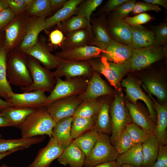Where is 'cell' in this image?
Here are the masks:
<instances>
[{
  "label": "cell",
  "mask_w": 167,
  "mask_h": 167,
  "mask_svg": "<svg viewBox=\"0 0 167 167\" xmlns=\"http://www.w3.org/2000/svg\"><path fill=\"white\" fill-rule=\"evenodd\" d=\"M55 122L45 107H42L36 109L18 127L22 137L29 138L44 135L51 137Z\"/></svg>",
  "instance_id": "obj_1"
},
{
  "label": "cell",
  "mask_w": 167,
  "mask_h": 167,
  "mask_svg": "<svg viewBox=\"0 0 167 167\" xmlns=\"http://www.w3.org/2000/svg\"><path fill=\"white\" fill-rule=\"evenodd\" d=\"M6 74L11 85L25 87L32 83L28 67V59L23 53L13 52L7 55Z\"/></svg>",
  "instance_id": "obj_2"
},
{
  "label": "cell",
  "mask_w": 167,
  "mask_h": 167,
  "mask_svg": "<svg viewBox=\"0 0 167 167\" xmlns=\"http://www.w3.org/2000/svg\"><path fill=\"white\" fill-rule=\"evenodd\" d=\"M88 61L93 70L103 75L116 90H120L122 78L131 71L130 61L116 63L101 56Z\"/></svg>",
  "instance_id": "obj_3"
},
{
  "label": "cell",
  "mask_w": 167,
  "mask_h": 167,
  "mask_svg": "<svg viewBox=\"0 0 167 167\" xmlns=\"http://www.w3.org/2000/svg\"><path fill=\"white\" fill-rule=\"evenodd\" d=\"M28 65L32 83L29 86L20 87L21 91L25 92L40 90L50 92L56 83L55 78L52 72L41 66L38 61L32 57L28 59Z\"/></svg>",
  "instance_id": "obj_4"
},
{
  "label": "cell",
  "mask_w": 167,
  "mask_h": 167,
  "mask_svg": "<svg viewBox=\"0 0 167 167\" xmlns=\"http://www.w3.org/2000/svg\"><path fill=\"white\" fill-rule=\"evenodd\" d=\"M98 139L86 157L84 167H93L101 164L116 161L119 155L111 143L109 135L98 133Z\"/></svg>",
  "instance_id": "obj_5"
},
{
  "label": "cell",
  "mask_w": 167,
  "mask_h": 167,
  "mask_svg": "<svg viewBox=\"0 0 167 167\" xmlns=\"http://www.w3.org/2000/svg\"><path fill=\"white\" fill-rule=\"evenodd\" d=\"M88 77H77L63 80L56 78L55 86L47 96L45 107L58 99L69 96L79 95L86 90L89 80Z\"/></svg>",
  "instance_id": "obj_6"
},
{
  "label": "cell",
  "mask_w": 167,
  "mask_h": 167,
  "mask_svg": "<svg viewBox=\"0 0 167 167\" xmlns=\"http://www.w3.org/2000/svg\"><path fill=\"white\" fill-rule=\"evenodd\" d=\"M118 91L109 109L112 128L110 139L114 146L122 130L132 122L122 90Z\"/></svg>",
  "instance_id": "obj_7"
},
{
  "label": "cell",
  "mask_w": 167,
  "mask_h": 167,
  "mask_svg": "<svg viewBox=\"0 0 167 167\" xmlns=\"http://www.w3.org/2000/svg\"><path fill=\"white\" fill-rule=\"evenodd\" d=\"M167 46L153 45L139 49H132L130 60L131 71H137L147 68L166 58Z\"/></svg>",
  "instance_id": "obj_8"
},
{
  "label": "cell",
  "mask_w": 167,
  "mask_h": 167,
  "mask_svg": "<svg viewBox=\"0 0 167 167\" xmlns=\"http://www.w3.org/2000/svg\"><path fill=\"white\" fill-rule=\"evenodd\" d=\"M57 58L58 65L56 70L52 72L55 78L62 77L66 79L81 77L88 78L93 74V70L88 61H74Z\"/></svg>",
  "instance_id": "obj_9"
},
{
  "label": "cell",
  "mask_w": 167,
  "mask_h": 167,
  "mask_svg": "<svg viewBox=\"0 0 167 167\" xmlns=\"http://www.w3.org/2000/svg\"><path fill=\"white\" fill-rule=\"evenodd\" d=\"M82 101L78 95L63 97L56 100L45 107L49 114L55 122L73 116Z\"/></svg>",
  "instance_id": "obj_10"
},
{
  "label": "cell",
  "mask_w": 167,
  "mask_h": 167,
  "mask_svg": "<svg viewBox=\"0 0 167 167\" xmlns=\"http://www.w3.org/2000/svg\"><path fill=\"white\" fill-rule=\"evenodd\" d=\"M109 33L111 40L130 46L132 39L130 26L113 11L107 15Z\"/></svg>",
  "instance_id": "obj_11"
},
{
  "label": "cell",
  "mask_w": 167,
  "mask_h": 167,
  "mask_svg": "<svg viewBox=\"0 0 167 167\" xmlns=\"http://www.w3.org/2000/svg\"><path fill=\"white\" fill-rule=\"evenodd\" d=\"M106 14L99 15L91 20L89 45L105 49L111 39L109 33Z\"/></svg>",
  "instance_id": "obj_12"
},
{
  "label": "cell",
  "mask_w": 167,
  "mask_h": 167,
  "mask_svg": "<svg viewBox=\"0 0 167 167\" xmlns=\"http://www.w3.org/2000/svg\"><path fill=\"white\" fill-rule=\"evenodd\" d=\"M122 86L126 89L127 96L131 103L137 105L138 100L143 101L146 105L150 117L156 124V114L151 99L143 92L139 84L130 76L122 80Z\"/></svg>",
  "instance_id": "obj_13"
},
{
  "label": "cell",
  "mask_w": 167,
  "mask_h": 167,
  "mask_svg": "<svg viewBox=\"0 0 167 167\" xmlns=\"http://www.w3.org/2000/svg\"><path fill=\"white\" fill-rule=\"evenodd\" d=\"M47 96L45 92L40 90L21 93L14 92L6 101L15 107L36 109L45 107Z\"/></svg>",
  "instance_id": "obj_14"
},
{
  "label": "cell",
  "mask_w": 167,
  "mask_h": 167,
  "mask_svg": "<svg viewBox=\"0 0 167 167\" xmlns=\"http://www.w3.org/2000/svg\"><path fill=\"white\" fill-rule=\"evenodd\" d=\"M104 50L97 46L87 45L61 50L54 55L60 58L68 60L88 61L101 57Z\"/></svg>",
  "instance_id": "obj_15"
},
{
  "label": "cell",
  "mask_w": 167,
  "mask_h": 167,
  "mask_svg": "<svg viewBox=\"0 0 167 167\" xmlns=\"http://www.w3.org/2000/svg\"><path fill=\"white\" fill-rule=\"evenodd\" d=\"M64 149L51 137L47 145L39 151L34 161L28 167H48L54 160L60 156Z\"/></svg>",
  "instance_id": "obj_16"
},
{
  "label": "cell",
  "mask_w": 167,
  "mask_h": 167,
  "mask_svg": "<svg viewBox=\"0 0 167 167\" xmlns=\"http://www.w3.org/2000/svg\"><path fill=\"white\" fill-rule=\"evenodd\" d=\"M112 93L111 89L99 73L93 71L86 90L78 96L84 101L96 99L100 96L111 95Z\"/></svg>",
  "instance_id": "obj_17"
},
{
  "label": "cell",
  "mask_w": 167,
  "mask_h": 167,
  "mask_svg": "<svg viewBox=\"0 0 167 167\" xmlns=\"http://www.w3.org/2000/svg\"><path fill=\"white\" fill-rule=\"evenodd\" d=\"M132 54L130 47L111 40L101 56L109 61L119 63L130 61Z\"/></svg>",
  "instance_id": "obj_18"
},
{
  "label": "cell",
  "mask_w": 167,
  "mask_h": 167,
  "mask_svg": "<svg viewBox=\"0 0 167 167\" xmlns=\"http://www.w3.org/2000/svg\"><path fill=\"white\" fill-rule=\"evenodd\" d=\"M45 17H37L27 25L25 33L20 45V49L24 54L37 43L39 34L45 29Z\"/></svg>",
  "instance_id": "obj_19"
},
{
  "label": "cell",
  "mask_w": 167,
  "mask_h": 167,
  "mask_svg": "<svg viewBox=\"0 0 167 167\" xmlns=\"http://www.w3.org/2000/svg\"><path fill=\"white\" fill-rule=\"evenodd\" d=\"M148 93L154 102L153 107L156 114V121L154 135L160 145H167V105L165 104H160L158 103L151 94Z\"/></svg>",
  "instance_id": "obj_20"
},
{
  "label": "cell",
  "mask_w": 167,
  "mask_h": 167,
  "mask_svg": "<svg viewBox=\"0 0 167 167\" xmlns=\"http://www.w3.org/2000/svg\"><path fill=\"white\" fill-rule=\"evenodd\" d=\"M24 54L35 59L49 70L56 69L58 64L57 57L50 52L46 45L44 44L37 42Z\"/></svg>",
  "instance_id": "obj_21"
},
{
  "label": "cell",
  "mask_w": 167,
  "mask_h": 167,
  "mask_svg": "<svg viewBox=\"0 0 167 167\" xmlns=\"http://www.w3.org/2000/svg\"><path fill=\"white\" fill-rule=\"evenodd\" d=\"M73 117H69L56 122L51 137L64 149L72 142L71 126Z\"/></svg>",
  "instance_id": "obj_22"
},
{
  "label": "cell",
  "mask_w": 167,
  "mask_h": 167,
  "mask_svg": "<svg viewBox=\"0 0 167 167\" xmlns=\"http://www.w3.org/2000/svg\"><path fill=\"white\" fill-rule=\"evenodd\" d=\"M86 156L80 148L73 141L64 150L57 159L60 164L70 167H83Z\"/></svg>",
  "instance_id": "obj_23"
},
{
  "label": "cell",
  "mask_w": 167,
  "mask_h": 167,
  "mask_svg": "<svg viewBox=\"0 0 167 167\" xmlns=\"http://www.w3.org/2000/svg\"><path fill=\"white\" fill-rule=\"evenodd\" d=\"M132 34L129 47L139 49L155 45V34L152 30L141 25L130 26Z\"/></svg>",
  "instance_id": "obj_24"
},
{
  "label": "cell",
  "mask_w": 167,
  "mask_h": 167,
  "mask_svg": "<svg viewBox=\"0 0 167 167\" xmlns=\"http://www.w3.org/2000/svg\"><path fill=\"white\" fill-rule=\"evenodd\" d=\"M83 0H67L65 4L51 16L45 19V29L54 25L76 15L77 7Z\"/></svg>",
  "instance_id": "obj_25"
},
{
  "label": "cell",
  "mask_w": 167,
  "mask_h": 167,
  "mask_svg": "<svg viewBox=\"0 0 167 167\" xmlns=\"http://www.w3.org/2000/svg\"><path fill=\"white\" fill-rule=\"evenodd\" d=\"M126 104L132 122L154 135L156 124L149 114H147L137 105L128 101Z\"/></svg>",
  "instance_id": "obj_26"
},
{
  "label": "cell",
  "mask_w": 167,
  "mask_h": 167,
  "mask_svg": "<svg viewBox=\"0 0 167 167\" xmlns=\"http://www.w3.org/2000/svg\"><path fill=\"white\" fill-rule=\"evenodd\" d=\"M45 139V137L43 136L8 139L1 138L0 139V153L17 149L23 150L28 148L33 145L42 142Z\"/></svg>",
  "instance_id": "obj_27"
},
{
  "label": "cell",
  "mask_w": 167,
  "mask_h": 167,
  "mask_svg": "<svg viewBox=\"0 0 167 167\" xmlns=\"http://www.w3.org/2000/svg\"><path fill=\"white\" fill-rule=\"evenodd\" d=\"M65 35L63 41L60 45L61 50L89 45L90 34L86 29L76 30Z\"/></svg>",
  "instance_id": "obj_28"
},
{
  "label": "cell",
  "mask_w": 167,
  "mask_h": 167,
  "mask_svg": "<svg viewBox=\"0 0 167 167\" xmlns=\"http://www.w3.org/2000/svg\"><path fill=\"white\" fill-rule=\"evenodd\" d=\"M109 102L103 101L97 114L96 120L92 129L98 133L111 135L112 123L110 114Z\"/></svg>",
  "instance_id": "obj_29"
},
{
  "label": "cell",
  "mask_w": 167,
  "mask_h": 167,
  "mask_svg": "<svg viewBox=\"0 0 167 167\" xmlns=\"http://www.w3.org/2000/svg\"><path fill=\"white\" fill-rule=\"evenodd\" d=\"M120 165H129L142 167L143 157L141 143L136 144L125 152L119 154L116 161Z\"/></svg>",
  "instance_id": "obj_30"
},
{
  "label": "cell",
  "mask_w": 167,
  "mask_h": 167,
  "mask_svg": "<svg viewBox=\"0 0 167 167\" xmlns=\"http://www.w3.org/2000/svg\"><path fill=\"white\" fill-rule=\"evenodd\" d=\"M7 51L3 48H0V96L6 100L14 93L7 76Z\"/></svg>",
  "instance_id": "obj_31"
},
{
  "label": "cell",
  "mask_w": 167,
  "mask_h": 167,
  "mask_svg": "<svg viewBox=\"0 0 167 167\" xmlns=\"http://www.w3.org/2000/svg\"><path fill=\"white\" fill-rule=\"evenodd\" d=\"M159 145L154 135L141 143L143 157L142 167H152L156 160Z\"/></svg>",
  "instance_id": "obj_32"
},
{
  "label": "cell",
  "mask_w": 167,
  "mask_h": 167,
  "mask_svg": "<svg viewBox=\"0 0 167 167\" xmlns=\"http://www.w3.org/2000/svg\"><path fill=\"white\" fill-rule=\"evenodd\" d=\"M36 109L11 106L3 109L0 114L12 123L14 126L18 127Z\"/></svg>",
  "instance_id": "obj_33"
},
{
  "label": "cell",
  "mask_w": 167,
  "mask_h": 167,
  "mask_svg": "<svg viewBox=\"0 0 167 167\" xmlns=\"http://www.w3.org/2000/svg\"><path fill=\"white\" fill-rule=\"evenodd\" d=\"M90 28L91 24L79 15H74L59 24V29L65 34L82 29H86L90 32Z\"/></svg>",
  "instance_id": "obj_34"
},
{
  "label": "cell",
  "mask_w": 167,
  "mask_h": 167,
  "mask_svg": "<svg viewBox=\"0 0 167 167\" xmlns=\"http://www.w3.org/2000/svg\"><path fill=\"white\" fill-rule=\"evenodd\" d=\"M97 115L85 118L73 117L71 126V135L73 139L88 131L92 130L95 122Z\"/></svg>",
  "instance_id": "obj_35"
},
{
  "label": "cell",
  "mask_w": 167,
  "mask_h": 167,
  "mask_svg": "<svg viewBox=\"0 0 167 167\" xmlns=\"http://www.w3.org/2000/svg\"><path fill=\"white\" fill-rule=\"evenodd\" d=\"M143 87L148 92L154 95L162 101L166 100V88L159 80L153 77H147L143 79Z\"/></svg>",
  "instance_id": "obj_36"
},
{
  "label": "cell",
  "mask_w": 167,
  "mask_h": 167,
  "mask_svg": "<svg viewBox=\"0 0 167 167\" xmlns=\"http://www.w3.org/2000/svg\"><path fill=\"white\" fill-rule=\"evenodd\" d=\"M103 101L97 99L83 101L77 108L73 117L88 118L96 115Z\"/></svg>",
  "instance_id": "obj_37"
},
{
  "label": "cell",
  "mask_w": 167,
  "mask_h": 167,
  "mask_svg": "<svg viewBox=\"0 0 167 167\" xmlns=\"http://www.w3.org/2000/svg\"><path fill=\"white\" fill-rule=\"evenodd\" d=\"M98 136V133L92 130L79 136L72 141L80 148L87 157L95 145Z\"/></svg>",
  "instance_id": "obj_38"
},
{
  "label": "cell",
  "mask_w": 167,
  "mask_h": 167,
  "mask_svg": "<svg viewBox=\"0 0 167 167\" xmlns=\"http://www.w3.org/2000/svg\"><path fill=\"white\" fill-rule=\"evenodd\" d=\"M22 27L21 21L14 19L5 28V42L8 49L15 44L21 33Z\"/></svg>",
  "instance_id": "obj_39"
},
{
  "label": "cell",
  "mask_w": 167,
  "mask_h": 167,
  "mask_svg": "<svg viewBox=\"0 0 167 167\" xmlns=\"http://www.w3.org/2000/svg\"><path fill=\"white\" fill-rule=\"evenodd\" d=\"M27 9L30 14L38 17H45L51 11L49 0H32Z\"/></svg>",
  "instance_id": "obj_40"
},
{
  "label": "cell",
  "mask_w": 167,
  "mask_h": 167,
  "mask_svg": "<svg viewBox=\"0 0 167 167\" xmlns=\"http://www.w3.org/2000/svg\"><path fill=\"white\" fill-rule=\"evenodd\" d=\"M103 1V0H83L77 7L76 15L83 16L90 24L92 12Z\"/></svg>",
  "instance_id": "obj_41"
},
{
  "label": "cell",
  "mask_w": 167,
  "mask_h": 167,
  "mask_svg": "<svg viewBox=\"0 0 167 167\" xmlns=\"http://www.w3.org/2000/svg\"><path fill=\"white\" fill-rule=\"evenodd\" d=\"M125 128L135 144L142 143L153 136L133 122L127 124Z\"/></svg>",
  "instance_id": "obj_42"
},
{
  "label": "cell",
  "mask_w": 167,
  "mask_h": 167,
  "mask_svg": "<svg viewBox=\"0 0 167 167\" xmlns=\"http://www.w3.org/2000/svg\"><path fill=\"white\" fill-rule=\"evenodd\" d=\"M135 144L125 127L116 141L114 146L118 154H120Z\"/></svg>",
  "instance_id": "obj_43"
},
{
  "label": "cell",
  "mask_w": 167,
  "mask_h": 167,
  "mask_svg": "<svg viewBox=\"0 0 167 167\" xmlns=\"http://www.w3.org/2000/svg\"><path fill=\"white\" fill-rule=\"evenodd\" d=\"M152 30L155 34V45L167 46V22L153 26Z\"/></svg>",
  "instance_id": "obj_44"
},
{
  "label": "cell",
  "mask_w": 167,
  "mask_h": 167,
  "mask_svg": "<svg viewBox=\"0 0 167 167\" xmlns=\"http://www.w3.org/2000/svg\"><path fill=\"white\" fill-rule=\"evenodd\" d=\"M154 18L146 13H141L133 16L126 17L125 21L130 26L141 25L150 21Z\"/></svg>",
  "instance_id": "obj_45"
},
{
  "label": "cell",
  "mask_w": 167,
  "mask_h": 167,
  "mask_svg": "<svg viewBox=\"0 0 167 167\" xmlns=\"http://www.w3.org/2000/svg\"><path fill=\"white\" fill-rule=\"evenodd\" d=\"M136 2V0H126L113 11L120 18L124 19L131 12Z\"/></svg>",
  "instance_id": "obj_46"
},
{
  "label": "cell",
  "mask_w": 167,
  "mask_h": 167,
  "mask_svg": "<svg viewBox=\"0 0 167 167\" xmlns=\"http://www.w3.org/2000/svg\"><path fill=\"white\" fill-rule=\"evenodd\" d=\"M150 11L159 12L161 9L156 5L144 1L137 2L135 3L131 13L133 15H135Z\"/></svg>",
  "instance_id": "obj_47"
},
{
  "label": "cell",
  "mask_w": 167,
  "mask_h": 167,
  "mask_svg": "<svg viewBox=\"0 0 167 167\" xmlns=\"http://www.w3.org/2000/svg\"><path fill=\"white\" fill-rule=\"evenodd\" d=\"M152 167H167V145H159L156 160Z\"/></svg>",
  "instance_id": "obj_48"
},
{
  "label": "cell",
  "mask_w": 167,
  "mask_h": 167,
  "mask_svg": "<svg viewBox=\"0 0 167 167\" xmlns=\"http://www.w3.org/2000/svg\"><path fill=\"white\" fill-rule=\"evenodd\" d=\"M15 14L9 8L0 12V30L5 28L14 19Z\"/></svg>",
  "instance_id": "obj_49"
},
{
  "label": "cell",
  "mask_w": 167,
  "mask_h": 167,
  "mask_svg": "<svg viewBox=\"0 0 167 167\" xmlns=\"http://www.w3.org/2000/svg\"><path fill=\"white\" fill-rule=\"evenodd\" d=\"M9 8L15 14L19 13L27 9L26 0H7Z\"/></svg>",
  "instance_id": "obj_50"
},
{
  "label": "cell",
  "mask_w": 167,
  "mask_h": 167,
  "mask_svg": "<svg viewBox=\"0 0 167 167\" xmlns=\"http://www.w3.org/2000/svg\"><path fill=\"white\" fill-rule=\"evenodd\" d=\"M126 1V0H109L103 7L97 13L96 15H99L104 14H108Z\"/></svg>",
  "instance_id": "obj_51"
},
{
  "label": "cell",
  "mask_w": 167,
  "mask_h": 167,
  "mask_svg": "<svg viewBox=\"0 0 167 167\" xmlns=\"http://www.w3.org/2000/svg\"><path fill=\"white\" fill-rule=\"evenodd\" d=\"M63 33L60 30L56 29L51 32L49 34L51 43L55 45H60L64 38Z\"/></svg>",
  "instance_id": "obj_52"
},
{
  "label": "cell",
  "mask_w": 167,
  "mask_h": 167,
  "mask_svg": "<svg viewBox=\"0 0 167 167\" xmlns=\"http://www.w3.org/2000/svg\"><path fill=\"white\" fill-rule=\"evenodd\" d=\"M67 0H49L51 11L61 8Z\"/></svg>",
  "instance_id": "obj_53"
},
{
  "label": "cell",
  "mask_w": 167,
  "mask_h": 167,
  "mask_svg": "<svg viewBox=\"0 0 167 167\" xmlns=\"http://www.w3.org/2000/svg\"><path fill=\"white\" fill-rule=\"evenodd\" d=\"M143 1L154 5H160L167 10V0H143Z\"/></svg>",
  "instance_id": "obj_54"
},
{
  "label": "cell",
  "mask_w": 167,
  "mask_h": 167,
  "mask_svg": "<svg viewBox=\"0 0 167 167\" xmlns=\"http://www.w3.org/2000/svg\"><path fill=\"white\" fill-rule=\"evenodd\" d=\"M93 167H122V165L115 161L101 164Z\"/></svg>",
  "instance_id": "obj_55"
},
{
  "label": "cell",
  "mask_w": 167,
  "mask_h": 167,
  "mask_svg": "<svg viewBox=\"0 0 167 167\" xmlns=\"http://www.w3.org/2000/svg\"><path fill=\"white\" fill-rule=\"evenodd\" d=\"M8 126H14V125L6 118L0 114V127Z\"/></svg>",
  "instance_id": "obj_56"
},
{
  "label": "cell",
  "mask_w": 167,
  "mask_h": 167,
  "mask_svg": "<svg viewBox=\"0 0 167 167\" xmlns=\"http://www.w3.org/2000/svg\"><path fill=\"white\" fill-rule=\"evenodd\" d=\"M11 106H13L7 101L0 98V113L5 108Z\"/></svg>",
  "instance_id": "obj_57"
},
{
  "label": "cell",
  "mask_w": 167,
  "mask_h": 167,
  "mask_svg": "<svg viewBox=\"0 0 167 167\" xmlns=\"http://www.w3.org/2000/svg\"><path fill=\"white\" fill-rule=\"evenodd\" d=\"M8 8L9 6L7 0H0V12Z\"/></svg>",
  "instance_id": "obj_58"
},
{
  "label": "cell",
  "mask_w": 167,
  "mask_h": 167,
  "mask_svg": "<svg viewBox=\"0 0 167 167\" xmlns=\"http://www.w3.org/2000/svg\"><path fill=\"white\" fill-rule=\"evenodd\" d=\"M21 149H17L4 153H0V161L5 157L18 151L22 150Z\"/></svg>",
  "instance_id": "obj_59"
},
{
  "label": "cell",
  "mask_w": 167,
  "mask_h": 167,
  "mask_svg": "<svg viewBox=\"0 0 167 167\" xmlns=\"http://www.w3.org/2000/svg\"><path fill=\"white\" fill-rule=\"evenodd\" d=\"M122 167H136L132 166V165H129L124 164L122 165Z\"/></svg>",
  "instance_id": "obj_60"
},
{
  "label": "cell",
  "mask_w": 167,
  "mask_h": 167,
  "mask_svg": "<svg viewBox=\"0 0 167 167\" xmlns=\"http://www.w3.org/2000/svg\"><path fill=\"white\" fill-rule=\"evenodd\" d=\"M1 167H9V166H7L5 164H3L1 165Z\"/></svg>",
  "instance_id": "obj_61"
},
{
  "label": "cell",
  "mask_w": 167,
  "mask_h": 167,
  "mask_svg": "<svg viewBox=\"0 0 167 167\" xmlns=\"http://www.w3.org/2000/svg\"><path fill=\"white\" fill-rule=\"evenodd\" d=\"M2 137V136L1 134H0V139Z\"/></svg>",
  "instance_id": "obj_62"
}]
</instances>
